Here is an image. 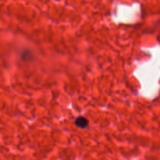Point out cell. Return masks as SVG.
I'll use <instances>...</instances> for the list:
<instances>
[{
    "mask_svg": "<svg viewBox=\"0 0 160 160\" xmlns=\"http://www.w3.org/2000/svg\"><path fill=\"white\" fill-rule=\"evenodd\" d=\"M89 124L88 119L83 117H79L75 119V125L78 127L82 129L86 128Z\"/></svg>",
    "mask_w": 160,
    "mask_h": 160,
    "instance_id": "1",
    "label": "cell"
}]
</instances>
